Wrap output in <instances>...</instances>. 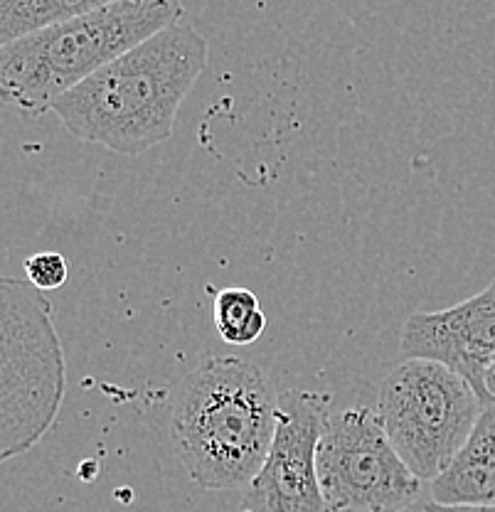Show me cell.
<instances>
[{
    "instance_id": "10",
    "label": "cell",
    "mask_w": 495,
    "mask_h": 512,
    "mask_svg": "<svg viewBox=\"0 0 495 512\" xmlns=\"http://www.w3.org/2000/svg\"><path fill=\"white\" fill-rule=\"evenodd\" d=\"M116 0H0V42L18 40L77 15L92 13Z\"/></svg>"
},
{
    "instance_id": "5",
    "label": "cell",
    "mask_w": 495,
    "mask_h": 512,
    "mask_svg": "<svg viewBox=\"0 0 495 512\" xmlns=\"http://www.w3.org/2000/svg\"><path fill=\"white\" fill-rule=\"evenodd\" d=\"M483 407L471 382L441 362L414 357L380 384L375 414L409 471L434 483L473 434Z\"/></svg>"
},
{
    "instance_id": "4",
    "label": "cell",
    "mask_w": 495,
    "mask_h": 512,
    "mask_svg": "<svg viewBox=\"0 0 495 512\" xmlns=\"http://www.w3.org/2000/svg\"><path fill=\"white\" fill-rule=\"evenodd\" d=\"M30 281L0 279V458L33 448L57 421L67 365L52 303Z\"/></svg>"
},
{
    "instance_id": "6",
    "label": "cell",
    "mask_w": 495,
    "mask_h": 512,
    "mask_svg": "<svg viewBox=\"0 0 495 512\" xmlns=\"http://www.w3.org/2000/svg\"><path fill=\"white\" fill-rule=\"evenodd\" d=\"M318 478L328 512H409L422 480L367 407L330 414L318 444Z\"/></svg>"
},
{
    "instance_id": "3",
    "label": "cell",
    "mask_w": 495,
    "mask_h": 512,
    "mask_svg": "<svg viewBox=\"0 0 495 512\" xmlns=\"http://www.w3.org/2000/svg\"><path fill=\"white\" fill-rule=\"evenodd\" d=\"M183 20L180 0H116L0 47V96L42 116L57 99L148 37Z\"/></svg>"
},
{
    "instance_id": "9",
    "label": "cell",
    "mask_w": 495,
    "mask_h": 512,
    "mask_svg": "<svg viewBox=\"0 0 495 512\" xmlns=\"http://www.w3.org/2000/svg\"><path fill=\"white\" fill-rule=\"evenodd\" d=\"M431 500L495 508V402L483 407L473 434L449 468L431 483Z\"/></svg>"
},
{
    "instance_id": "2",
    "label": "cell",
    "mask_w": 495,
    "mask_h": 512,
    "mask_svg": "<svg viewBox=\"0 0 495 512\" xmlns=\"http://www.w3.org/2000/svg\"><path fill=\"white\" fill-rule=\"evenodd\" d=\"M279 421V394L262 367L205 357L170 397V439L205 490L249 488L262 471Z\"/></svg>"
},
{
    "instance_id": "12",
    "label": "cell",
    "mask_w": 495,
    "mask_h": 512,
    "mask_svg": "<svg viewBox=\"0 0 495 512\" xmlns=\"http://www.w3.org/2000/svg\"><path fill=\"white\" fill-rule=\"evenodd\" d=\"M67 261L57 252H40L25 259V276L40 291H55L67 281Z\"/></svg>"
},
{
    "instance_id": "1",
    "label": "cell",
    "mask_w": 495,
    "mask_h": 512,
    "mask_svg": "<svg viewBox=\"0 0 495 512\" xmlns=\"http://www.w3.org/2000/svg\"><path fill=\"white\" fill-rule=\"evenodd\" d=\"M205 67L207 40L178 20L57 99L52 114L79 141L141 156L168 141Z\"/></svg>"
},
{
    "instance_id": "14",
    "label": "cell",
    "mask_w": 495,
    "mask_h": 512,
    "mask_svg": "<svg viewBox=\"0 0 495 512\" xmlns=\"http://www.w3.org/2000/svg\"><path fill=\"white\" fill-rule=\"evenodd\" d=\"M486 394H488V399H491V402H495V360L486 372Z\"/></svg>"
},
{
    "instance_id": "7",
    "label": "cell",
    "mask_w": 495,
    "mask_h": 512,
    "mask_svg": "<svg viewBox=\"0 0 495 512\" xmlns=\"http://www.w3.org/2000/svg\"><path fill=\"white\" fill-rule=\"evenodd\" d=\"M330 416V394L286 389L262 471L249 483L242 512H328L318 478V444Z\"/></svg>"
},
{
    "instance_id": "13",
    "label": "cell",
    "mask_w": 495,
    "mask_h": 512,
    "mask_svg": "<svg viewBox=\"0 0 495 512\" xmlns=\"http://www.w3.org/2000/svg\"><path fill=\"white\" fill-rule=\"evenodd\" d=\"M424 512H495V508H478V505H441L429 500Z\"/></svg>"
},
{
    "instance_id": "8",
    "label": "cell",
    "mask_w": 495,
    "mask_h": 512,
    "mask_svg": "<svg viewBox=\"0 0 495 512\" xmlns=\"http://www.w3.org/2000/svg\"><path fill=\"white\" fill-rule=\"evenodd\" d=\"M399 350L407 360L441 362L471 382L483 402H491L486 372L495 360V281L459 306L412 313L399 335Z\"/></svg>"
},
{
    "instance_id": "11",
    "label": "cell",
    "mask_w": 495,
    "mask_h": 512,
    "mask_svg": "<svg viewBox=\"0 0 495 512\" xmlns=\"http://www.w3.org/2000/svg\"><path fill=\"white\" fill-rule=\"evenodd\" d=\"M212 318L220 338L227 345H252L264 335L266 316L259 296L249 288H222L215 293Z\"/></svg>"
}]
</instances>
